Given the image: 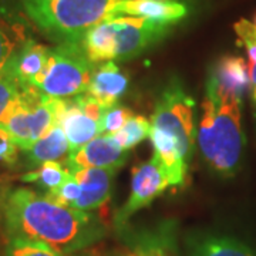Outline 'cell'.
I'll use <instances>...</instances> for the list:
<instances>
[{"label": "cell", "instance_id": "8fae6325", "mask_svg": "<svg viewBox=\"0 0 256 256\" xmlns=\"http://www.w3.org/2000/svg\"><path fill=\"white\" fill-rule=\"evenodd\" d=\"M127 158L128 151L122 150L114 138L110 136H98L86 146L72 151L66 160V166L72 174L88 168L118 170L127 162Z\"/></svg>", "mask_w": 256, "mask_h": 256}, {"label": "cell", "instance_id": "ba28073f", "mask_svg": "<svg viewBox=\"0 0 256 256\" xmlns=\"http://www.w3.org/2000/svg\"><path fill=\"white\" fill-rule=\"evenodd\" d=\"M106 110L87 92L60 98L57 126L70 144V152L101 136L100 122Z\"/></svg>", "mask_w": 256, "mask_h": 256}, {"label": "cell", "instance_id": "7402d4cb", "mask_svg": "<svg viewBox=\"0 0 256 256\" xmlns=\"http://www.w3.org/2000/svg\"><path fill=\"white\" fill-rule=\"evenodd\" d=\"M23 42L24 40H20L18 33H14L4 23L0 22V73L6 68L10 58Z\"/></svg>", "mask_w": 256, "mask_h": 256}, {"label": "cell", "instance_id": "e0dca14e", "mask_svg": "<svg viewBox=\"0 0 256 256\" xmlns=\"http://www.w3.org/2000/svg\"><path fill=\"white\" fill-rule=\"evenodd\" d=\"M24 152L28 166L36 168L48 161H60L66 158L70 154V144L62 127L56 126Z\"/></svg>", "mask_w": 256, "mask_h": 256}, {"label": "cell", "instance_id": "484cf974", "mask_svg": "<svg viewBox=\"0 0 256 256\" xmlns=\"http://www.w3.org/2000/svg\"><path fill=\"white\" fill-rule=\"evenodd\" d=\"M248 68H249V77H250V97L254 101V106H255V118H256V63L254 62H249L248 64Z\"/></svg>", "mask_w": 256, "mask_h": 256}, {"label": "cell", "instance_id": "30bf717a", "mask_svg": "<svg viewBox=\"0 0 256 256\" xmlns=\"http://www.w3.org/2000/svg\"><path fill=\"white\" fill-rule=\"evenodd\" d=\"M250 88V77L246 62L238 56H224L210 67L206 92L218 97L234 98L244 102Z\"/></svg>", "mask_w": 256, "mask_h": 256}, {"label": "cell", "instance_id": "7a4b0ae2", "mask_svg": "<svg viewBox=\"0 0 256 256\" xmlns=\"http://www.w3.org/2000/svg\"><path fill=\"white\" fill-rule=\"evenodd\" d=\"M196 141L202 158L222 178L236 175L244 161L246 137L242 124V102L206 92Z\"/></svg>", "mask_w": 256, "mask_h": 256}, {"label": "cell", "instance_id": "7c38bea8", "mask_svg": "<svg viewBox=\"0 0 256 256\" xmlns=\"http://www.w3.org/2000/svg\"><path fill=\"white\" fill-rule=\"evenodd\" d=\"M186 256H256V249L230 234L195 230L185 239Z\"/></svg>", "mask_w": 256, "mask_h": 256}, {"label": "cell", "instance_id": "9a60e30c", "mask_svg": "<svg viewBox=\"0 0 256 256\" xmlns=\"http://www.w3.org/2000/svg\"><path fill=\"white\" fill-rule=\"evenodd\" d=\"M127 88V74L120 70L116 62H106L96 64L86 92L97 101L104 110H108L117 106Z\"/></svg>", "mask_w": 256, "mask_h": 256}, {"label": "cell", "instance_id": "4316f807", "mask_svg": "<svg viewBox=\"0 0 256 256\" xmlns=\"http://www.w3.org/2000/svg\"><path fill=\"white\" fill-rule=\"evenodd\" d=\"M148 256H164L161 252H154V254H151V255H148Z\"/></svg>", "mask_w": 256, "mask_h": 256}, {"label": "cell", "instance_id": "d6986e66", "mask_svg": "<svg viewBox=\"0 0 256 256\" xmlns=\"http://www.w3.org/2000/svg\"><path fill=\"white\" fill-rule=\"evenodd\" d=\"M150 132H151V121L142 116H134L124 127L110 137L114 138V141L122 150L128 151L150 137Z\"/></svg>", "mask_w": 256, "mask_h": 256}, {"label": "cell", "instance_id": "44dd1931", "mask_svg": "<svg viewBox=\"0 0 256 256\" xmlns=\"http://www.w3.org/2000/svg\"><path fill=\"white\" fill-rule=\"evenodd\" d=\"M132 117H134L132 110H130L128 107H122V106H114L108 110H106L100 122L101 136L116 134Z\"/></svg>", "mask_w": 256, "mask_h": 256}, {"label": "cell", "instance_id": "2e32d148", "mask_svg": "<svg viewBox=\"0 0 256 256\" xmlns=\"http://www.w3.org/2000/svg\"><path fill=\"white\" fill-rule=\"evenodd\" d=\"M188 6L182 0H126L117 8V16H134L175 24L188 14Z\"/></svg>", "mask_w": 256, "mask_h": 256}, {"label": "cell", "instance_id": "5b68a950", "mask_svg": "<svg viewBox=\"0 0 256 256\" xmlns=\"http://www.w3.org/2000/svg\"><path fill=\"white\" fill-rule=\"evenodd\" d=\"M60 98H53L36 87L22 88L0 118L3 127L23 151L57 126Z\"/></svg>", "mask_w": 256, "mask_h": 256}, {"label": "cell", "instance_id": "83f0119b", "mask_svg": "<svg viewBox=\"0 0 256 256\" xmlns=\"http://www.w3.org/2000/svg\"><path fill=\"white\" fill-rule=\"evenodd\" d=\"M254 26L256 28V13H255V16H254Z\"/></svg>", "mask_w": 256, "mask_h": 256}, {"label": "cell", "instance_id": "603a6c76", "mask_svg": "<svg viewBox=\"0 0 256 256\" xmlns=\"http://www.w3.org/2000/svg\"><path fill=\"white\" fill-rule=\"evenodd\" d=\"M22 87L8 68L0 73V118L9 108L12 101L18 96Z\"/></svg>", "mask_w": 256, "mask_h": 256}, {"label": "cell", "instance_id": "cb8c5ba5", "mask_svg": "<svg viewBox=\"0 0 256 256\" xmlns=\"http://www.w3.org/2000/svg\"><path fill=\"white\" fill-rule=\"evenodd\" d=\"M235 33L239 38V44L245 47L249 60L256 63V28L254 23L248 22L245 18H240L234 24Z\"/></svg>", "mask_w": 256, "mask_h": 256}, {"label": "cell", "instance_id": "6da1fadb", "mask_svg": "<svg viewBox=\"0 0 256 256\" xmlns=\"http://www.w3.org/2000/svg\"><path fill=\"white\" fill-rule=\"evenodd\" d=\"M2 218L9 239L42 242L63 255L92 246L107 232L92 212L62 205L30 188H13L4 195Z\"/></svg>", "mask_w": 256, "mask_h": 256}, {"label": "cell", "instance_id": "4fadbf2b", "mask_svg": "<svg viewBox=\"0 0 256 256\" xmlns=\"http://www.w3.org/2000/svg\"><path fill=\"white\" fill-rule=\"evenodd\" d=\"M48 56V47L33 38H26L10 58L6 68L13 74L22 88L34 87L46 70Z\"/></svg>", "mask_w": 256, "mask_h": 256}, {"label": "cell", "instance_id": "52a82bcc", "mask_svg": "<svg viewBox=\"0 0 256 256\" xmlns=\"http://www.w3.org/2000/svg\"><path fill=\"white\" fill-rule=\"evenodd\" d=\"M94 67L80 43H60L50 48L46 70L34 87L53 98H70L87 92Z\"/></svg>", "mask_w": 256, "mask_h": 256}, {"label": "cell", "instance_id": "9c48e42d", "mask_svg": "<svg viewBox=\"0 0 256 256\" xmlns=\"http://www.w3.org/2000/svg\"><path fill=\"white\" fill-rule=\"evenodd\" d=\"M170 185V181L165 175L162 164L156 154L152 158L132 170L131 178V192L126 205L116 214L114 224L116 228L122 229L130 218L138 212L151 205V202L160 196Z\"/></svg>", "mask_w": 256, "mask_h": 256}, {"label": "cell", "instance_id": "d4e9b609", "mask_svg": "<svg viewBox=\"0 0 256 256\" xmlns=\"http://www.w3.org/2000/svg\"><path fill=\"white\" fill-rule=\"evenodd\" d=\"M18 144L3 127H0V164L13 166L18 161Z\"/></svg>", "mask_w": 256, "mask_h": 256}, {"label": "cell", "instance_id": "ac0fdd59", "mask_svg": "<svg viewBox=\"0 0 256 256\" xmlns=\"http://www.w3.org/2000/svg\"><path fill=\"white\" fill-rule=\"evenodd\" d=\"M70 175L72 172L66 165L58 161H48L37 166L36 170H30V172L22 176V181L37 184L46 194H53L70 178Z\"/></svg>", "mask_w": 256, "mask_h": 256}, {"label": "cell", "instance_id": "8992f818", "mask_svg": "<svg viewBox=\"0 0 256 256\" xmlns=\"http://www.w3.org/2000/svg\"><path fill=\"white\" fill-rule=\"evenodd\" d=\"M195 101L185 92L178 78L170 80L156 102L151 117V128L174 142L182 158L190 162L196 141L194 114Z\"/></svg>", "mask_w": 256, "mask_h": 256}, {"label": "cell", "instance_id": "277c9868", "mask_svg": "<svg viewBox=\"0 0 256 256\" xmlns=\"http://www.w3.org/2000/svg\"><path fill=\"white\" fill-rule=\"evenodd\" d=\"M122 2L126 0H18L28 20L58 44L80 43L96 24L116 18Z\"/></svg>", "mask_w": 256, "mask_h": 256}, {"label": "cell", "instance_id": "3957f363", "mask_svg": "<svg viewBox=\"0 0 256 256\" xmlns=\"http://www.w3.org/2000/svg\"><path fill=\"white\" fill-rule=\"evenodd\" d=\"M172 24L134 16H116L92 28L80 40L84 54L94 64L136 58L171 34Z\"/></svg>", "mask_w": 256, "mask_h": 256}, {"label": "cell", "instance_id": "5bb4252c", "mask_svg": "<svg viewBox=\"0 0 256 256\" xmlns=\"http://www.w3.org/2000/svg\"><path fill=\"white\" fill-rule=\"evenodd\" d=\"M116 172L114 168H88L73 172L72 175L80 186V196L74 210L90 212L108 202Z\"/></svg>", "mask_w": 256, "mask_h": 256}, {"label": "cell", "instance_id": "ffe728a7", "mask_svg": "<svg viewBox=\"0 0 256 256\" xmlns=\"http://www.w3.org/2000/svg\"><path fill=\"white\" fill-rule=\"evenodd\" d=\"M4 256H66L42 242L13 238L4 249Z\"/></svg>", "mask_w": 256, "mask_h": 256}]
</instances>
